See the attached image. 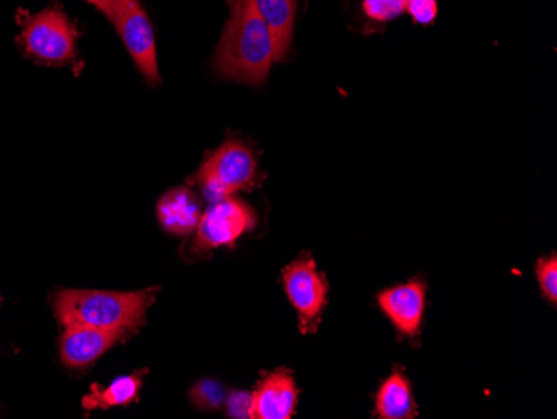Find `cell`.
Here are the masks:
<instances>
[{"mask_svg":"<svg viewBox=\"0 0 557 419\" xmlns=\"http://www.w3.org/2000/svg\"><path fill=\"white\" fill-rule=\"evenodd\" d=\"M274 62V44L255 0H236L214 52V71L221 79L261 86Z\"/></svg>","mask_w":557,"mask_h":419,"instance_id":"1","label":"cell"},{"mask_svg":"<svg viewBox=\"0 0 557 419\" xmlns=\"http://www.w3.org/2000/svg\"><path fill=\"white\" fill-rule=\"evenodd\" d=\"M158 293L159 287L137 293L59 291L54 296V315L65 328H97L131 336L146 323L147 309L156 301Z\"/></svg>","mask_w":557,"mask_h":419,"instance_id":"2","label":"cell"},{"mask_svg":"<svg viewBox=\"0 0 557 419\" xmlns=\"http://www.w3.org/2000/svg\"><path fill=\"white\" fill-rule=\"evenodd\" d=\"M262 180L255 151L243 140L227 139L200 165L190 184H197L209 202H218L261 186Z\"/></svg>","mask_w":557,"mask_h":419,"instance_id":"3","label":"cell"},{"mask_svg":"<svg viewBox=\"0 0 557 419\" xmlns=\"http://www.w3.org/2000/svg\"><path fill=\"white\" fill-rule=\"evenodd\" d=\"M99 11L104 12L106 17L114 24L125 49L147 83L152 86L161 83L154 29L139 0H100Z\"/></svg>","mask_w":557,"mask_h":419,"instance_id":"4","label":"cell"},{"mask_svg":"<svg viewBox=\"0 0 557 419\" xmlns=\"http://www.w3.org/2000/svg\"><path fill=\"white\" fill-rule=\"evenodd\" d=\"M21 46L25 54L47 65H62L75 58L77 30L58 8L25 17Z\"/></svg>","mask_w":557,"mask_h":419,"instance_id":"5","label":"cell"},{"mask_svg":"<svg viewBox=\"0 0 557 419\" xmlns=\"http://www.w3.org/2000/svg\"><path fill=\"white\" fill-rule=\"evenodd\" d=\"M283 284L290 305L297 311L300 333H318L327 305L329 284L309 252L283 269Z\"/></svg>","mask_w":557,"mask_h":419,"instance_id":"6","label":"cell"},{"mask_svg":"<svg viewBox=\"0 0 557 419\" xmlns=\"http://www.w3.org/2000/svg\"><path fill=\"white\" fill-rule=\"evenodd\" d=\"M258 226L255 209L237 197H225L222 201L211 202L208 211L200 218L196 230L193 251L206 255L212 249L233 248L240 236Z\"/></svg>","mask_w":557,"mask_h":419,"instance_id":"7","label":"cell"},{"mask_svg":"<svg viewBox=\"0 0 557 419\" xmlns=\"http://www.w3.org/2000/svg\"><path fill=\"white\" fill-rule=\"evenodd\" d=\"M428 284L412 280L399 286L389 287L377 296L379 308L389 318L400 337H409L419 344L422 318L425 311Z\"/></svg>","mask_w":557,"mask_h":419,"instance_id":"8","label":"cell"},{"mask_svg":"<svg viewBox=\"0 0 557 419\" xmlns=\"http://www.w3.org/2000/svg\"><path fill=\"white\" fill-rule=\"evenodd\" d=\"M250 418L290 419L296 415L299 390L296 380L286 369L264 374L256 390L250 393Z\"/></svg>","mask_w":557,"mask_h":419,"instance_id":"9","label":"cell"},{"mask_svg":"<svg viewBox=\"0 0 557 419\" xmlns=\"http://www.w3.org/2000/svg\"><path fill=\"white\" fill-rule=\"evenodd\" d=\"M124 337L119 331L67 326L61 340L62 362L72 369L89 368Z\"/></svg>","mask_w":557,"mask_h":419,"instance_id":"10","label":"cell"},{"mask_svg":"<svg viewBox=\"0 0 557 419\" xmlns=\"http://www.w3.org/2000/svg\"><path fill=\"white\" fill-rule=\"evenodd\" d=\"M205 214L202 202L189 187H175L161 197L158 219L165 233L172 236H189L199 226Z\"/></svg>","mask_w":557,"mask_h":419,"instance_id":"11","label":"cell"},{"mask_svg":"<svg viewBox=\"0 0 557 419\" xmlns=\"http://www.w3.org/2000/svg\"><path fill=\"white\" fill-rule=\"evenodd\" d=\"M374 415L381 419H412L418 416L412 386L403 368H396L375 394Z\"/></svg>","mask_w":557,"mask_h":419,"instance_id":"12","label":"cell"},{"mask_svg":"<svg viewBox=\"0 0 557 419\" xmlns=\"http://www.w3.org/2000/svg\"><path fill=\"white\" fill-rule=\"evenodd\" d=\"M274 44V62L286 61L296 24V0H255Z\"/></svg>","mask_w":557,"mask_h":419,"instance_id":"13","label":"cell"},{"mask_svg":"<svg viewBox=\"0 0 557 419\" xmlns=\"http://www.w3.org/2000/svg\"><path fill=\"white\" fill-rule=\"evenodd\" d=\"M144 373H147L146 369L139 373L117 378L109 386L94 383L90 386V393L84 396L83 408L92 411V409H111L114 406H129L139 396Z\"/></svg>","mask_w":557,"mask_h":419,"instance_id":"14","label":"cell"},{"mask_svg":"<svg viewBox=\"0 0 557 419\" xmlns=\"http://www.w3.org/2000/svg\"><path fill=\"white\" fill-rule=\"evenodd\" d=\"M194 405L200 409H219L227 399V391L221 383L214 380H202L194 384L189 393Z\"/></svg>","mask_w":557,"mask_h":419,"instance_id":"15","label":"cell"},{"mask_svg":"<svg viewBox=\"0 0 557 419\" xmlns=\"http://www.w3.org/2000/svg\"><path fill=\"white\" fill-rule=\"evenodd\" d=\"M408 0H362V11L375 22H389L406 12Z\"/></svg>","mask_w":557,"mask_h":419,"instance_id":"16","label":"cell"},{"mask_svg":"<svg viewBox=\"0 0 557 419\" xmlns=\"http://www.w3.org/2000/svg\"><path fill=\"white\" fill-rule=\"evenodd\" d=\"M536 276L540 281L541 293L544 299L550 305L556 306L557 303V258L556 255L541 258L536 262Z\"/></svg>","mask_w":557,"mask_h":419,"instance_id":"17","label":"cell"},{"mask_svg":"<svg viewBox=\"0 0 557 419\" xmlns=\"http://www.w3.org/2000/svg\"><path fill=\"white\" fill-rule=\"evenodd\" d=\"M412 21L419 26H429L437 17V0H408V8Z\"/></svg>","mask_w":557,"mask_h":419,"instance_id":"18","label":"cell"},{"mask_svg":"<svg viewBox=\"0 0 557 419\" xmlns=\"http://www.w3.org/2000/svg\"><path fill=\"white\" fill-rule=\"evenodd\" d=\"M227 402V408H230L231 418H250V405H252V398L249 393H233L231 394Z\"/></svg>","mask_w":557,"mask_h":419,"instance_id":"19","label":"cell"},{"mask_svg":"<svg viewBox=\"0 0 557 419\" xmlns=\"http://www.w3.org/2000/svg\"><path fill=\"white\" fill-rule=\"evenodd\" d=\"M89 4L96 5L97 9L100 8V0H86Z\"/></svg>","mask_w":557,"mask_h":419,"instance_id":"20","label":"cell"},{"mask_svg":"<svg viewBox=\"0 0 557 419\" xmlns=\"http://www.w3.org/2000/svg\"><path fill=\"white\" fill-rule=\"evenodd\" d=\"M227 4H230V8H233L234 4H236V0H225Z\"/></svg>","mask_w":557,"mask_h":419,"instance_id":"21","label":"cell"}]
</instances>
